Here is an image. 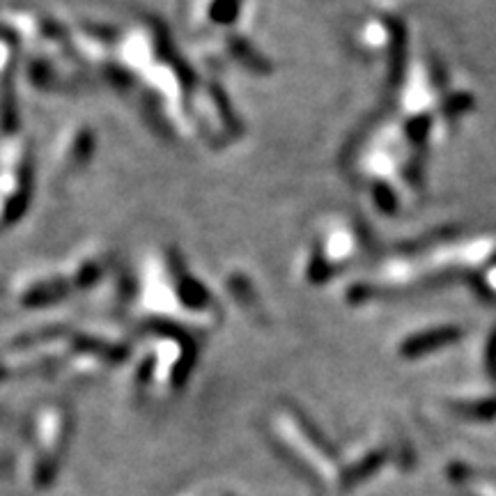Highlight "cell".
Masks as SVG:
<instances>
[{"instance_id": "cell-19", "label": "cell", "mask_w": 496, "mask_h": 496, "mask_svg": "<svg viewBox=\"0 0 496 496\" xmlns=\"http://www.w3.org/2000/svg\"><path fill=\"white\" fill-rule=\"evenodd\" d=\"M485 364H487V368H490V373L496 374V329H494V334H491L490 343H487Z\"/></svg>"}, {"instance_id": "cell-8", "label": "cell", "mask_w": 496, "mask_h": 496, "mask_svg": "<svg viewBox=\"0 0 496 496\" xmlns=\"http://www.w3.org/2000/svg\"><path fill=\"white\" fill-rule=\"evenodd\" d=\"M241 15V0H211L207 7V16L211 24L232 25Z\"/></svg>"}, {"instance_id": "cell-13", "label": "cell", "mask_w": 496, "mask_h": 496, "mask_svg": "<svg viewBox=\"0 0 496 496\" xmlns=\"http://www.w3.org/2000/svg\"><path fill=\"white\" fill-rule=\"evenodd\" d=\"M473 106V97L469 92H457V94H448L443 99V115L446 118H457V115H464L467 111H472Z\"/></svg>"}, {"instance_id": "cell-12", "label": "cell", "mask_w": 496, "mask_h": 496, "mask_svg": "<svg viewBox=\"0 0 496 496\" xmlns=\"http://www.w3.org/2000/svg\"><path fill=\"white\" fill-rule=\"evenodd\" d=\"M334 265H331L329 260H326V256L322 253V248H315L313 258H310L308 262V280L313 283V286H322V283H326V280L334 276Z\"/></svg>"}, {"instance_id": "cell-9", "label": "cell", "mask_w": 496, "mask_h": 496, "mask_svg": "<svg viewBox=\"0 0 496 496\" xmlns=\"http://www.w3.org/2000/svg\"><path fill=\"white\" fill-rule=\"evenodd\" d=\"M16 124H19V102H16V94L12 92L10 83H5V90L0 94V129L12 133L16 131Z\"/></svg>"}, {"instance_id": "cell-7", "label": "cell", "mask_w": 496, "mask_h": 496, "mask_svg": "<svg viewBox=\"0 0 496 496\" xmlns=\"http://www.w3.org/2000/svg\"><path fill=\"white\" fill-rule=\"evenodd\" d=\"M228 51H230V55L237 63L244 64V67L248 69V72H253V74L267 76L271 72L269 60H267L251 42L246 40L244 34H228Z\"/></svg>"}, {"instance_id": "cell-6", "label": "cell", "mask_w": 496, "mask_h": 496, "mask_svg": "<svg viewBox=\"0 0 496 496\" xmlns=\"http://www.w3.org/2000/svg\"><path fill=\"white\" fill-rule=\"evenodd\" d=\"M388 28V85L398 88L407 69V25L395 16L386 19Z\"/></svg>"}, {"instance_id": "cell-5", "label": "cell", "mask_w": 496, "mask_h": 496, "mask_svg": "<svg viewBox=\"0 0 496 496\" xmlns=\"http://www.w3.org/2000/svg\"><path fill=\"white\" fill-rule=\"evenodd\" d=\"M460 338H462V329H457V326H439V329L423 331V334H416L404 340L400 354H403L404 359H421V356H428V354L437 352V349L457 343Z\"/></svg>"}, {"instance_id": "cell-20", "label": "cell", "mask_w": 496, "mask_h": 496, "mask_svg": "<svg viewBox=\"0 0 496 496\" xmlns=\"http://www.w3.org/2000/svg\"><path fill=\"white\" fill-rule=\"evenodd\" d=\"M5 373H7V365H5V364H0V379L5 377Z\"/></svg>"}, {"instance_id": "cell-1", "label": "cell", "mask_w": 496, "mask_h": 496, "mask_svg": "<svg viewBox=\"0 0 496 496\" xmlns=\"http://www.w3.org/2000/svg\"><path fill=\"white\" fill-rule=\"evenodd\" d=\"M33 193V166L28 148L19 145L0 163V228L10 226L25 211Z\"/></svg>"}, {"instance_id": "cell-3", "label": "cell", "mask_w": 496, "mask_h": 496, "mask_svg": "<svg viewBox=\"0 0 496 496\" xmlns=\"http://www.w3.org/2000/svg\"><path fill=\"white\" fill-rule=\"evenodd\" d=\"M94 150H97L94 129L79 124L60 138L58 150H55V163L63 172H79L81 168L92 161Z\"/></svg>"}, {"instance_id": "cell-2", "label": "cell", "mask_w": 496, "mask_h": 496, "mask_svg": "<svg viewBox=\"0 0 496 496\" xmlns=\"http://www.w3.org/2000/svg\"><path fill=\"white\" fill-rule=\"evenodd\" d=\"M69 295V286L58 271L33 269L16 276L12 286V297L24 308H42L63 301Z\"/></svg>"}, {"instance_id": "cell-14", "label": "cell", "mask_w": 496, "mask_h": 496, "mask_svg": "<svg viewBox=\"0 0 496 496\" xmlns=\"http://www.w3.org/2000/svg\"><path fill=\"white\" fill-rule=\"evenodd\" d=\"M430 127H433V118L430 115H416L407 122V136L413 145H425L430 136Z\"/></svg>"}, {"instance_id": "cell-17", "label": "cell", "mask_w": 496, "mask_h": 496, "mask_svg": "<svg viewBox=\"0 0 496 496\" xmlns=\"http://www.w3.org/2000/svg\"><path fill=\"white\" fill-rule=\"evenodd\" d=\"M228 286H230V292H232V297H235L237 301H241V304H246V306H256V301H258V297L253 295V287H251V283H248V280L244 278V276L241 274H232L230 276V283H228Z\"/></svg>"}, {"instance_id": "cell-18", "label": "cell", "mask_w": 496, "mask_h": 496, "mask_svg": "<svg viewBox=\"0 0 496 496\" xmlns=\"http://www.w3.org/2000/svg\"><path fill=\"white\" fill-rule=\"evenodd\" d=\"M373 299V287L368 286H354L352 290L347 292L349 304H364V301Z\"/></svg>"}, {"instance_id": "cell-10", "label": "cell", "mask_w": 496, "mask_h": 496, "mask_svg": "<svg viewBox=\"0 0 496 496\" xmlns=\"http://www.w3.org/2000/svg\"><path fill=\"white\" fill-rule=\"evenodd\" d=\"M384 457H386V452H382V451L370 452L368 457H364V460H361L359 464H354V467L349 469L347 473H345V485L354 487V485H356V482L365 481V478H368L370 473H374L379 467H382Z\"/></svg>"}, {"instance_id": "cell-15", "label": "cell", "mask_w": 496, "mask_h": 496, "mask_svg": "<svg viewBox=\"0 0 496 496\" xmlns=\"http://www.w3.org/2000/svg\"><path fill=\"white\" fill-rule=\"evenodd\" d=\"M16 40L15 34H7V37H0V79L7 74H12L16 63Z\"/></svg>"}, {"instance_id": "cell-16", "label": "cell", "mask_w": 496, "mask_h": 496, "mask_svg": "<svg viewBox=\"0 0 496 496\" xmlns=\"http://www.w3.org/2000/svg\"><path fill=\"white\" fill-rule=\"evenodd\" d=\"M373 198H374V202H377L379 209H382L384 214H388V217L398 211V198H395L394 189L388 187V184H384V182L374 184Z\"/></svg>"}, {"instance_id": "cell-11", "label": "cell", "mask_w": 496, "mask_h": 496, "mask_svg": "<svg viewBox=\"0 0 496 496\" xmlns=\"http://www.w3.org/2000/svg\"><path fill=\"white\" fill-rule=\"evenodd\" d=\"M457 413H462L467 418H478V421H491L496 418V398L478 400V403H460L455 404Z\"/></svg>"}, {"instance_id": "cell-4", "label": "cell", "mask_w": 496, "mask_h": 496, "mask_svg": "<svg viewBox=\"0 0 496 496\" xmlns=\"http://www.w3.org/2000/svg\"><path fill=\"white\" fill-rule=\"evenodd\" d=\"M109 262V253L99 246H88V248L76 253L69 260L67 269L63 271L69 290H88V287L97 286L99 280H103V276H106Z\"/></svg>"}]
</instances>
